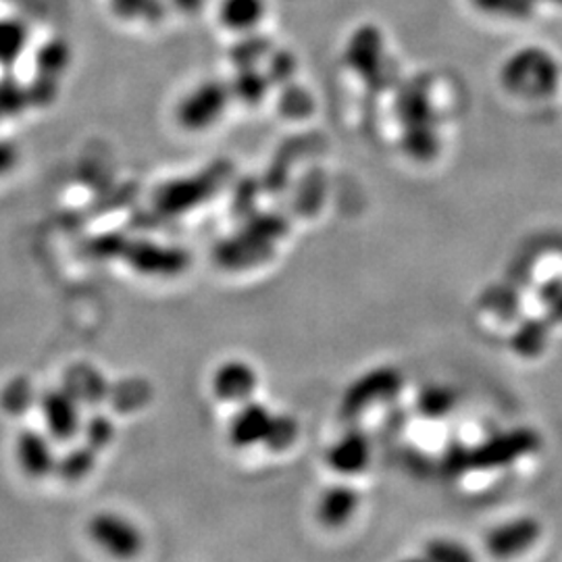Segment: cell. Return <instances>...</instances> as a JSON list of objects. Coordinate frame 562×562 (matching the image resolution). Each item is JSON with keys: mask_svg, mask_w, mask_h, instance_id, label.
<instances>
[{"mask_svg": "<svg viewBox=\"0 0 562 562\" xmlns=\"http://www.w3.org/2000/svg\"><path fill=\"white\" fill-rule=\"evenodd\" d=\"M540 436L529 427H517L513 431H504L496 438H490L482 446L471 450H452L446 457L448 473L457 475L467 469H494L510 462L519 461L540 448Z\"/></svg>", "mask_w": 562, "mask_h": 562, "instance_id": "cell-1", "label": "cell"}, {"mask_svg": "<svg viewBox=\"0 0 562 562\" xmlns=\"http://www.w3.org/2000/svg\"><path fill=\"white\" fill-rule=\"evenodd\" d=\"M86 533L90 542L115 561H134L140 557L146 546V538L138 522L117 510H101L92 515L86 525Z\"/></svg>", "mask_w": 562, "mask_h": 562, "instance_id": "cell-2", "label": "cell"}, {"mask_svg": "<svg viewBox=\"0 0 562 562\" xmlns=\"http://www.w3.org/2000/svg\"><path fill=\"white\" fill-rule=\"evenodd\" d=\"M44 431L57 442H71L81 436V404L69 387H50L38 401Z\"/></svg>", "mask_w": 562, "mask_h": 562, "instance_id": "cell-3", "label": "cell"}, {"mask_svg": "<svg viewBox=\"0 0 562 562\" xmlns=\"http://www.w3.org/2000/svg\"><path fill=\"white\" fill-rule=\"evenodd\" d=\"M229 101V92L217 81L202 83L190 90L178 104V121L188 132H204L211 130L222 120Z\"/></svg>", "mask_w": 562, "mask_h": 562, "instance_id": "cell-4", "label": "cell"}, {"mask_svg": "<svg viewBox=\"0 0 562 562\" xmlns=\"http://www.w3.org/2000/svg\"><path fill=\"white\" fill-rule=\"evenodd\" d=\"M276 415L278 413H273L271 406L265 402L255 401V398L241 402L229 419V429H227L229 442L240 450L265 446L276 422Z\"/></svg>", "mask_w": 562, "mask_h": 562, "instance_id": "cell-5", "label": "cell"}, {"mask_svg": "<svg viewBox=\"0 0 562 562\" xmlns=\"http://www.w3.org/2000/svg\"><path fill=\"white\" fill-rule=\"evenodd\" d=\"M55 440L41 429H23L15 440V461L30 480H44L57 471Z\"/></svg>", "mask_w": 562, "mask_h": 562, "instance_id": "cell-6", "label": "cell"}, {"mask_svg": "<svg viewBox=\"0 0 562 562\" xmlns=\"http://www.w3.org/2000/svg\"><path fill=\"white\" fill-rule=\"evenodd\" d=\"M402 378L396 369L383 367L369 371L361 380L350 385L344 396V413L357 415L373 402H383L401 392Z\"/></svg>", "mask_w": 562, "mask_h": 562, "instance_id": "cell-7", "label": "cell"}, {"mask_svg": "<svg viewBox=\"0 0 562 562\" xmlns=\"http://www.w3.org/2000/svg\"><path fill=\"white\" fill-rule=\"evenodd\" d=\"M259 387V373L248 361L232 359L217 367L213 375V394L227 404L252 401Z\"/></svg>", "mask_w": 562, "mask_h": 562, "instance_id": "cell-8", "label": "cell"}, {"mask_svg": "<svg viewBox=\"0 0 562 562\" xmlns=\"http://www.w3.org/2000/svg\"><path fill=\"white\" fill-rule=\"evenodd\" d=\"M542 536V525L533 517L504 522L487 536V550L496 559H510L531 548Z\"/></svg>", "mask_w": 562, "mask_h": 562, "instance_id": "cell-9", "label": "cell"}, {"mask_svg": "<svg viewBox=\"0 0 562 562\" xmlns=\"http://www.w3.org/2000/svg\"><path fill=\"white\" fill-rule=\"evenodd\" d=\"M325 462L341 475H357L371 462V443L362 431H348L327 448Z\"/></svg>", "mask_w": 562, "mask_h": 562, "instance_id": "cell-10", "label": "cell"}, {"mask_svg": "<svg viewBox=\"0 0 562 562\" xmlns=\"http://www.w3.org/2000/svg\"><path fill=\"white\" fill-rule=\"evenodd\" d=\"M361 506V494L346 483H336L323 490L317 503V519L327 529H340L352 521Z\"/></svg>", "mask_w": 562, "mask_h": 562, "instance_id": "cell-11", "label": "cell"}, {"mask_svg": "<svg viewBox=\"0 0 562 562\" xmlns=\"http://www.w3.org/2000/svg\"><path fill=\"white\" fill-rule=\"evenodd\" d=\"M267 13L265 0H222L220 18L227 30L248 32L257 27Z\"/></svg>", "mask_w": 562, "mask_h": 562, "instance_id": "cell-12", "label": "cell"}, {"mask_svg": "<svg viewBox=\"0 0 562 562\" xmlns=\"http://www.w3.org/2000/svg\"><path fill=\"white\" fill-rule=\"evenodd\" d=\"M97 450L90 448L88 443H81L71 448L65 457H60L57 461V471L60 480L65 482H81L83 477H88L97 464Z\"/></svg>", "mask_w": 562, "mask_h": 562, "instance_id": "cell-13", "label": "cell"}, {"mask_svg": "<svg viewBox=\"0 0 562 562\" xmlns=\"http://www.w3.org/2000/svg\"><path fill=\"white\" fill-rule=\"evenodd\" d=\"M27 42V30L15 20H0V65L20 59Z\"/></svg>", "mask_w": 562, "mask_h": 562, "instance_id": "cell-14", "label": "cell"}, {"mask_svg": "<svg viewBox=\"0 0 562 562\" xmlns=\"http://www.w3.org/2000/svg\"><path fill=\"white\" fill-rule=\"evenodd\" d=\"M81 436H83V443H88L90 448L101 452L115 440V423L111 422L106 415L97 413L83 422Z\"/></svg>", "mask_w": 562, "mask_h": 562, "instance_id": "cell-15", "label": "cell"}, {"mask_svg": "<svg viewBox=\"0 0 562 562\" xmlns=\"http://www.w3.org/2000/svg\"><path fill=\"white\" fill-rule=\"evenodd\" d=\"M299 431H301V427H299V422H296L292 415L278 413L265 446H267L269 450H273V452H283V450H288V448H292V446L296 443V440H299Z\"/></svg>", "mask_w": 562, "mask_h": 562, "instance_id": "cell-16", "label": "cell"}, {"mask_svg": "<svg viewBox=\"0 0 562 562\" xmlns=\"http://www.w3.org/2000/svg\"><path fill=\"white\" fill-rule=\"evenodd\" d=\"M0 402L4 406L7 413L11 415H21L27 411V406L34 402V387L32 382H27L25 378H15L4 385Z\"/></svg>", "mask_w": 562, "mask_h": 562, "instance_id": "cell-17", "label": "cell"}, {"mask_svg": "<svg viewBox=\"0 0 562 562\" xmlns=\"http://www.w3.org/2000/svg\"><path fill=\"white\" fill-rule=\"evenodd\" d=\"M425 559L429 562H475L467 546L452 540H431L425 548Z\"/></svg>", "mask_w": 562, "mask_h": 562, "instance_id": "cell-18", "label": "cell"}, {"mask_svg": "<svg viewBox=\"0 0 562 562\" xmlns=\"http://www.w3.org/2000/svg\"><path fill=\"white\" fill-rule=\"evenodd\" d=\"M457 402V396L452 390L448 387H429L425 390L422 396V411L425 415H431V417H438L448 413Z\"/></svg>", "mask_w": 562, "mask_h": 562, "instance_id": "cell-19", "label": "cell"}, {"mask_svg": "<svg viewBox=\"0 0 562 562\" xmlns=\"http://www.w3.org/2000/svg\"><path fill=\"white\" fill-rule=\"evenodd\" d=\"M543 329L538 323H531L529 327H525L521 334L515 340V348L522 355H536L540 352L543 346Z\"/></svg>", "mask_w": 562, "mask_h": 562, "instance_id": "cell-20", "label": "cell"}, {"mask_svg": "<svg viewBox=\"0 0 562 562\" xmlns=\"http://www.w3.org/2000/svg\"><path fill=\"white\" fill-rule=\"evenodd\" d=\"M15 165V150L13 146L0 142V176L7 173Z\"/></svg>", "mask_w": 562, "mask_h": 562, "instance_id": "cell-21", "label": "cell"}, {"mask_svg": "<svg viewBox=\"0 0 562 562\" xmlns=\"http://www.w3.org/2000/svg\"><path fill=\"white\" fill-rule=\"evenodd\" d=\"M406 562H429L427 559H422V561H406Z\"/></svg>", "mask_w": 562, "mask_h": 562, "instance_id": "cell-22", "label": "cell"}, {"mask_svg": "<svg viewBox=\"0 0 562 562\" xmlns=\"http://www.w3.org/2000/svg\"><path fill=\"white\" fill-rule=\"evenodd\" d=\"M2 115H4V113H2V109H0V117H2Z\"/></svg>", "mask_w": 562, "mask_h": 562, "instance_id": "cell-23", "label": "cell"}]
</instances>
